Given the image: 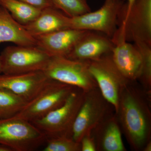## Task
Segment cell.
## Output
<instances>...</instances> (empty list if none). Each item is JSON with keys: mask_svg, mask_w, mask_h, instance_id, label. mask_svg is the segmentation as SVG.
I'll use <instances>...</instances> for the list:
<instances>
[{"mask_svg": "<svg viewBox=\"0 0 151 151\" xmlns=\"http://www.w3.org/2000/svg\"><path fill=\"white\" fill-rule=\"evenodd\" d=\"M133 82L122 91L116 115L132 149L142 150L150 141L151 95Z\"/></svg>", "mask_w": 151, "mask_h": 151, "instance_id": "1", "label": "cell"}, {"mask_svg": "<svg viewBox=\"0 0 151 151\" xmlns=\"http://www.w3.org/2000/svg\"><path fill=\"white\" fill-rule=\"evenodd\" d=\"M85 92L76 87L62 106L31 123L45 134L47 139L72 138L73 124L84 100Z\"/></svg>", "mask_w": 151, "mask_h": 151, "instance_id": "2", "label": "cell"}, {"mask_svg": "<svg viewBox=\"0 0 151 151\" xmlns=\"http://www.w3.org/2000/svg\"><path fill=\"white\" fill-rule=\"evenodd\" d=\"M111 53L89 61V69L102 95L116 113L122 91L131 81L114 64Z\"/></svg>", "mask_w": 151, "mask_h": 151, "instance_id": "3", "label": "cell"}, {"mask_svg": "<svg viewBox=\"0 0 151 151\" xmlns=\"http://www.w3.org/2000/svg\"><path fill=\"white\" fill-rule=\"evenodd\" d=\"M112 107L103 97L98 87L85 92L84 100L73 124L72 139L80 143L84 136L91 134L112 114L111 110Z\"/></svg>", "mask_w": 151, "mask_h": 151, "instance_id": "4", "label": "cell"}, {"mask_svg": "<svg viewBox=\"0 0 151 151\" xmlns=\"http://www.w3.org/2000/svg\"><path fill=\"white\" fill-rule=\"evenodd\" d=\"M76 87L50 79L15 116L32 122L62 106Z\"/></svg>", "mask_w": 151, "mask_h": 151, "instance_id": "5", "label": "cell"}, {"mask_svg": "<svg viewBox=\"0 0 151 151\" xmlns=\"http://www.w3.org/2000/svg\"><path fill=\"white\" fill-rule=\"evenodd\" d=\"M43 133L32 123L12 117L0 120V144L13 151H32L46 142Z\"/></svg>", "mask_w": 151, "mask_h": 151, "instance_id": "6", "label": "cell"}, {"mask_svg": "<svg viewBox=\"0 0 151 151\" xmlns=\"http://www.w3.org/2000/svg\"><path fill=\"white\" fill-rule=\"evenodd\" d=\"M51 57L37 45L7 47L0 55L2 73L19 74L43 71Z\"/></svg>", "mask_w": 151, "mask_h": 151, "instance_id": "7", "label": "cell"}, {"mask_svg": "<svg viewBox=\"0 0 151 151\" xmlns=\"http://www.w3.org/2000/svg\"><path fill=\"white\" fill-rule=\"evenodd\" d=\"M49 79L81 89L84 92L98 87L89 69V61L64 56L51 57L43 71Z\"/></svg>", "mask_w": 151, "mask_h": 151, "instance_id": "8", "label": "cell"}, {"mask_svg": "<svg viewBox=\"0 0 151 151\" xmlns=\"http://www.w3.org/2000/svg\"><path fill=\"white\" fill-rule=\"evenodd\" d=\"M119 26L127 41L151 45V0H135L129 9L124 1L119 14Z\"/></svg>", "mask_w": 151, "mask_h": 151, "instance_id": "9", "label": "cell"}, {"mask_svg": "<svg viewBox=\"0 0 151 151\" xmlns=\"http://www.w3.org/2000/svg\"><path fill=\"white\" fill-rule=\"evenodd\" d=\"M123 0H105L102 6L94 12L69 17V28L97 32L112 38L118 27Z\"/></svg>", "mask_w": 151, "mask_h": 151, "instance_id": "10", "label": "cell"}, {"mask_svg": "<svg viewBox=\"0 0 151 151\" xmlns=\"http://www.w3.org/2000/svg\"><path fill=\"white\" fill-rule=\"evenodd\" d=\"M111 38L114 45L111 57L114 64L129 81L139 80L142 68V57L139 50L134 44L126 40L121 26H118Z\"/></svg>", "mask_w": 151, "mask_h": 151, "instance_id": "11", "label": "cell"}, {"mask_svg": "<svg viewBox=\"0 0 151 151\" xmlns=\"http://www.w3.org/2000/svg\"><path fill=\"white\" fill-rule=\"evenodd\" d=\"M50 79L43 71L19 74L3 73L0 74V89L10 91L29 102Z\"/></svg>", "mask_w": 151, "mask_h": 151, "instance_id": "12", "label": "cell"}, {"mask_svg": "<svg viewBox=\"0 0 151 151\" xmlns=\"http://www.w3.org/2000/svg\"><path fill=\"white\" fill-rule=\"evenodd\" d=\"M113 46L111 37L101 32L88 31L66 57L80 61H90L111 53Z\"/></svg>", "mask_w": 151, "mask_h": 151, "instance_id": "13", "label": "cell"}, {"mask_svg": "<svg viewBox=\"0 0 151 151\" xmlns=\"http://www.w3.org/2000/svg\"><path fill=\"white\" fill-rule=\"evenodd\" d=\"M88 31L64 29L35 38L37 46L51 57H66Z\"/></svg>", "mask_w": 151, "mask_h": 151, "instance_id": "14", "label": "cell"}, {"mask_svg": "<svg viewBox=\"0 0 151 151\" xmlns=\"http://www.w3.org/2000/svg\"><path fill=\"white\" fill-rule=\"evenodd\" d=\"M97 151H125L122 132L116 115L108 116L91 133Z\"/></svg>", "mask_w": 151, "mask_h": 151, "instance_id": "15", "label": "cell"}, {"mask_svg": "<svg viewBox=\"0 0 151 151\" xmlns=\"http://www.w3.org/2000/svg\"><path fill=\"white\" fill-rule=\"evenodd\" d=\"M69 17L55 7L43 9L32 22L24 25L34 37L69 28Z\"/></svg>", "mask_w": 151, "mask_h": 151, "instance_id": "16", "label": "cell"}, {"mask_svg": "<svg viewBox=\"0 0 151 151\" xmlns=\"http://www.w3.org/2000/svg\"><path fill=\"white\" fill-rule=\"evenodd\" d=\"M12 42L20 46H36L37 40L24 25L18 22L9 12L0 5V43Z\"/></svg>", "mask_w": 151, "mask_h": 151, "instance_id": "17", "label": "cell"}, {"mask_svg": "<svg viewBox=\"0 0 151 151\" xmlns=\"http://www.w3.org/2000/svg\"><path fill=\"white\" fill-rule=\"evenodd\" d=\"M0 5L5 8L16 21L23 25L34 20L42 10L19 0H0Z\"/></svg>", "mask_w": 151, "mask_h": 151, "instance_id": "18", "label": "cell"}, {"mask_svg": "<svg viewBox=\"0 0 151 151\" xmlns=\"http://www.w3.org/2000/svg\"><path fill=\"white\" fill-rule=\"evenodd\" d=\"M27 102L10 91L0 89V120L14 117L21 111Z\"/></svg>", "mask_w": 151, "mask_h": 151, "instance_id": "19", "label": "cell"}, {"mask_svg": "<svg viewBox=\"0 0 151 151\" xmlns=\"http://www.w3.org/2000/svg\"><path fill=\"white\" fill-rule=\"evenodd\" d=\"M140 52L142 57V68L139 80L147 93L151 94V45L142 42L134 43Z\"/></svg>", "mask_w": 151, "mask_h": 151, "instance_id": "20", "label": "cell"}, {"mask_svg": "<svg viewBox=\"0 0 151 151\" xmlns=\"http://www.w3.org/2000/svg\"><path fill=\"white\" fill-rule=\"evenodd\" d=\"M54 7L72 17L91 12L87 0H51Z\"/></svg>", "mask_w": 151, "mask_h": 151, "instance_id": "21", "label": "cell"}, {"mask_svg": "<svg viewBox=\"0 0 151 151\" xmlns=\"http://www.w3.org/2000/svg\"><path fill=\"white\" fill-rule=\"evenodd\" d=\"M43 151H81L80 143L72 138L62 137L47 139Z\"/></svg>", "mask_w": 151, "mask_h": 151, "instance_id": "22", "label": "cell"}, {"mask_svg": "<svg viewBox=\"0 0 151 151\" xmlns=\"http://www.w3.org/2000/svg\"><path fill=\"white\" fill-rule=\"evenodd\" d=\"M80 143L81 151H97L96 142L91 133L84 136Z\"/></svg>", "mask_w": 151, "mask_h": 151, "instance_id": "23", "label": "cell"}, {"mask_svg": "<svg viewBox=\"0 0 151 151\" xmlns=\"http://www.w3.org/2000/svg\"><path fill=\"white\" fill-rule=\"evenodd\" d=\"M37 8L43 9L49 7H54L51 0H19Z\"/></svg>", "mask_w": 151, "mask_h": 151, "instance_id": "24", "label": "cell"}, {"mask_svg": "<svg viewBox=\"0 0 151 151\" xmlns=\"http://www.w3.org/2000/svg\"><path fill=\"white\" fill-rule=\"evenodd\" d=\"M0 151H13L12 149L4 145L0 144Z\"/></svg>", "mask_w": 151, "mask_h": 151, "instance_id": "25", "label": "cell"}, {"mask_svg": "<svg viewBox=\"0 0 151 151\" xmlns=\"http://www.w3.org/2000/svg\"><path fill=\"white\" fill-rule=\"evenodd\" d=\"M142 150L143 151H151V141L146 144L145 147H144Z\"/></svg>", "mask_w": 151, "mask_h": 151, "instance_id": "26", "label": "cell"}, {"mask_svg": "<svg viewBox=\"0 0 151 151\" xmlns=\"http://www.w3.org/2000/svg\"><path fill=\"white\" fill-rule=\"evenodd\" d=\"M123 1L127 3V8L129 9L132 6L135 0H123Z\"/></svg>", "mask_w": 151, "mask_h": 151, "instance_id": "27", "label": "cell"}, {"mask_svg": "<svg viewBox=\"0 0 151 151\" xmlns=\"http://www.w3.org/2000/svg\"><path fill=\"white\" fill-rule=\"evenodd\" d=\"M2 73L1 65V59H0V74Z\"/></svg>", "mask_w": 151, "mask_h": 151, "instance_id": "28", "label": "cell"}]
</instances>
